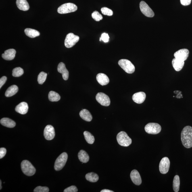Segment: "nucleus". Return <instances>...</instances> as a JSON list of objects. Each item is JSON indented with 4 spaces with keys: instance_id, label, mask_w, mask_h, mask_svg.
I'll list each match as a JSON object with an SVG mask.
<instances>
[{
    "instance_id": "obj_1",
    "label": "nucleus",
    "mask_w": 192,
    "mask_h": 192,
    "mask_svg": "<svg viewBox=\"0 0 192 192\" xmlns=\"http://www.w3.org/2000/svg\"><path fill=\"white\" fill-rule=\"evenodd\" d=\"M181 141L182 145L186 148L192 147V128L187 126L184 127L181 133Z\"/></svg>"
},
{
    "instance_id": "obj_2",
    "label": "nucleus",
    "mask_w": 192,
    "mask_h": 192,
    "mask_svg": "<svg viewBox=\"0 0 192 192\" xmlns=\"http://www.w3.org/2000/svg\"><path fill=\"white\" fill-rule=\"evenodd\" d=\"M21 169L24 173L28 176H33L36 172V169L29 161L24 160L21 164Z\"/></svg>"
},
{
    "instance_id": "obj_3",
    "label": "nucleus",
    "mask_w": 192,
    "mask_h": 192,
    "mask_svg": "<svg viewBox=\"0 0 192 192\" xmlns=\"http://www.w3.org/2000/svg\"><path fill=\"white\" fill-rule=\"evenodd\" d=\"M117 140L119 145L124 147H128L132 143V140L126 132L121 131L117 136Z\"/></svg>"
},
{
    "instance_id": "obj_4",
    "label": "nucleus",
    "mask_w": 192,
    "mask_h": 192,
    "mask_svg": "<svg viewBox=\"0 0 192 192\" xmlns=\"http://www.w3.org/2000/svg\"><path fill=\"white\" fill-rule=\"evenodd\" d=\"M118 64L121 68L128 74H133L135 71V67L130 61L128 59H120L118 61Z\"/></svg>"
},
{
    "instance_id": "obj_5",
    "label": "nucleus",
    "mask_w": 192,
    "mask_h": 192,
    "mask_svg": "<svg viewBox=\"0 0 192 192\" xmlns=\"http://www.w3.org/2000/svg\"><path fill=\"white\" fill-rule=\"evenodd\" d=\"M77 7L72 3L64 4L59 7L57 10L59 14H65L74 12L77 10Z\"/></svg>"
},
{
    "instance_id": "obj_6",
    "label": "nucleus",
    "mask_w": 192,
    "mask_h": 192,
    "mask_svg": "<svg viewBox=\"0 0 192 192\" xmlns=\"http://www.w3.org/2000/svg\"><path fill=\"white\" fill-rule=\"evenodd\" d=\"M68 159V154L66 152H63L59 155L56 160L54 168L56 171L62 170L66 164Z\"/></svg>"
},
{
    "instance_id": "obj_7",
    "label": "nucleus",
    "mask_w": 192,
    "mask_h": 192,
    "mask_svg": "<svg viewBox=\"0 0 192 192\" xmlns=\"http://www.w3.org/2000/svg\"><path fill=\"white\" fill-rule=\"evenodd\" d=\"M80 37L72 33L67 34L64 41V45L67 48H71L79 41Z\"/></svg>"
},
{
    "instance_id": "obj_8",
    "label": "nucleus",
    "mask_w": 192,
    "mask_h": 192,
    "mask_svg": "<svg viewBox=\"0 0 192 192\" xmlns=\"http://www.w3.org/2000/svg\"><path fill=\"white\" fill-rule=\"evenodd\" d=\"M145 129L148 134H156L160 133L162 128L160 124L156 123H149L146 125Z\"/></svg>"
},
{
    "instance_id": "obj_9",
    "label": "nucleus",
    "mask_w": 192,
    "mask_h": 192,
    "mask_svg": "<svg viewBox=\"0 0 192 192\" xmlns=\"http://www.w3.org/2000/svg\"><path fill=\"white\" fill-rule=\"evenodd\" d=\"M140 7L141 12L146 16L152 18L154 16V13L145 2H141L140 3Z\"/></svg>"
},
{
    "instance_id": "obj_10",
    "label": "nucleus",
    "mask_w": 192,
    "mask_h": 192,
    "mask_svg": "<svg viewBox=\"0 0 192 192\" xmlns=\"http://www.w3.org/2000/svg\"><path fill=\"white\" fill-rule=\"evenodd\" d=\"M170 159L167 157L163 158L160 161L159 165V170L162 174H166L170 169Z\"/></svg>"
},
{
    "instance_id": "obj_11",
    "label": "nucleus",
    "mask_w": 192,
    "mask_h": 192,
    "mask_svg": "<svg viewBox=\"0 0 192 192\" xmlns=\"http://www.w3.org/2000/svg\"><path fill=\"white\" fill-rule=\"evenodd\" d=\"M96 100L101 105L108 106L110 104V98L108 96L103 93H99L96 96Z\"/></svg>"
},
{
    "instance_id": "obj_12",
    "label": "nucleus",
    "mask_w": 192,
    "mask_h": 192,
    "mask_svg": "<svg viewBox=\"0 0 192 192\" xmlns=\"http://www.w3.org/2000/svg\"><path fill=\"white\" fill-rule=\"evenodd\" d=\"M55 135L54 128L51 125L46 126L44 130V136L47 140H51L54 139Z\"/></svg>"
},
{
    "instance_id": "obj_13",
    "label": "nucleus",
    "mask_w": 192,
    "mask_h": 192,
    "mask_svg": "<svg viewBox=\"0 0 192 192\" xmlns=\"http://www.w3.org/2000/svg\"><path fill=\"white\" fill-rule=\"evenodd\" d=\"M189 52L187 49H182L176 51L174 54L175 58L185 61L189 56Z\"/></svg>"
},
{
    "instance_id": "obj_14",
    "label": "nucleus",
    "mask_w": 192,
    "mask_h": 192,
    "mask_svg": "<svg viewBox=\"0 0 192 192\" xmlns=\"http://www.w3.org/2000/svg\"><path fill=\"white\" fill-rule=\"evenodd\" d=\"M130 178L133 183L137 185H140L142 183V179L138 171L134 170L130 174Z\"/></svg>"
},
{
    "instance_id": "obj_15",
    "label": "nucleus",
    "mask_w": 192,
    "mask_h": 192,
    "mask_svg": "<svg viewBox=\"0 0 192 192\" xmlns=\"http://www.w3.org/2000/svg\"><path fill=\"white\" fill-rule=\"evenodd\" d=\"M146 98V94L143 92H139L134 94L132 97L134 102L138 104L142 103L145 100Z\"/></svg>"
},
{
    "instance_id": "obj_16",
    "label": "nucleus",
    "mask_w": 192,
    "mask_h": 192,
    "mask_svg": "<svg viewBox=\"0 0 192 192\" xmlns=\"http://www.w3.org/2000/svg\"><path fill=\"white\" fill-rule=\"evenodd\" d=\"M57 70L58 71L62 74L63 80H68L69 72L64 63L61 62L59 63L57 67Z\"/></svg>"
},
{
    "instance_id": "obj_17",
    "label": "nucleus",
    "mask_w": 192,
    "mask_h": 192,
    "mask_svg": "<svg viewBox=\"0 0 192 192\" xmlns=\"http://www.w3.org/2000/svg\"><path fill=\"white\" fill-rule=\"evenodd\" d=\"M16 53V51L15 50L10 49L4 52V53L2 55V57L6 60H12L14 58Z\"/></svg>"
},
{
    "instance_id": "obj_18",
    "label": "nucleus",
    "mask_w": 192,
    "mask_h": 192,
    "mask_svg": "<svg viewBox=\"0 0 192 192\" xmlns=\"http://www.w3.org/2000/svg\"><path fill=\"white\" fill-rule=\"evenodd\" d=\"M15 110L19 114L22 115L26 114L28 110V104L25 102L21 103L15 107Z\"/></svg>"
},
{
    "instance_id": "obj_19",
    "label": "nucleus",
    "mask_w": 192,
    "mask_h": 192,
    "mask_svg": "<svg viewBox=\"0 0 192 192\" xmlns=\"http://www.w3.org/2000/svg\"><path fill=\"white\" fill-rule=\"evenodd\" d=\"M97 80L99 83L103 86L107 85L110 82L108 77L102 73H100L97 74Z\"/></svg>"
},
{
    "instance_id": "obj_20",
    "label": "nucleus",
    "mask_w": 192,
    "mask_h": 192,
    "mask_svg": "<svg viewBox=\"0 0 192 192\" xmlns=\"http://www.w3.org/2000/svg\"><path fill=\"white\" fill-rule=\"evenodd\" d=\"M172 64L174 70L176 71L181 70L184 65V61L179 60L175 58L172 59Z\"/></svg>"
},
{
    "instance_id": "obj_21",
    "label": "nucleus",
    "mask_w": 192,
    "mask_h": 192,
    "mask_svg": "<svg viewBox=\"0 0 192 192\" xmlns=\"http://www.w3.org/2000/svg\"><path fill=\"white\" fill-rule=\"evenodd\" d=\"M16 4L18 8L20 10L27 11L30 7L26 0H16Z\"/></svg>"
},
{
    "instance_id": "obj_22",
    "label": "nucleus",
    "mask_w": 192,
    "mask_h": 192,
    "mask_svg": "<svg viewBox=\"0 0 192 192\" xmlns=\"http://www.w3.org/2000/svg\"><path fill=\"white\" fill-rule=\"evenodd\" d=\"M80 115L82 119L86 122H91L93 118L91 113L89 111L86 109H83L80 111Z\"/></svg>"
},
{
    "instance_id": "obj_23",
    "label": "nucleus",
    "mask_w": 192,
    "mask_h": 192,
    "mask_svg": "<svg viewBox=\"0 0 192 192\" xmlns=\"http://www.w3.org/2000/svg\"><path fill=\"white\" fill-rule=\"evenodd\" d=\"M0 122L3 126L8 128H13L16 125V123L14 121L8 118L1 119Z\"/></svg>"
},
{
    "instance_id": "obj_24",
    "label": "nucleus",
    "mask_w": 192,
    "mask_h": 192,
    "mask_svg": "<svg viewBox=\"0 0 192 192\" xmlns=\"http://www.w3.org/2000/svg\"><path fill=\"white\" fill-rule=\"evenodd\" d=\"M18 91V88L16 85L10 86L5 92V96L7 97H12L16 94Z\"/></svg>"
},
{
    "instance_id": "obj_25",
    "label": "nucleus",
    "mask_w": 192,
    "mask_h": 192,
    "mask_svg": "<svg viewBox=\"0 0 192 192\" xmlns=\"http://www.w3.org/2000/svg\"><path fill=\"white\" fill-rule=\"evenodd\" d=\"M78 157L80 162L83 163H87L89 159L88 154L82 150H80L78 153Z\"/></svg>"
},
{
    "instance_id": "obj_26",
    "label": "nucleus",
    "mask_w": 192,
    "mask_h": 192,
    "mask_svg": "<svg viewBox=\"0 0 192 192\" xmlns=\"http://www.w3.org/2000/svg\"><path fill=\"white\" fill-rule=\"evenodd\" d=\"M24 32L26 36L31 38H35L40 35L39 32L33 29L27 28L25 30Z\"/></svg>"
},
{
    "instance_id": "obj_27",
    "label": "nucleus",
    "mask_w": 192,
    "mask_h": 192,
    "mask_svg": "<svg viewBox=\"0 0 192 192\" xmlns=\"http://www.w3.org/2000/svg\"><path fill=\"white\" fill-rule=\"evenodd\" d=\"M86 180L91 182H97L99 180V176L94 172H91L88 173L86 176Z\"/></svg>"
},
{
    "instance_id": "obj_28",
    "label": "nucleus",
    "mask_w": 192,
    "mask_h": 192,
    "mask_svg": "<svg viewBox=\"0 0 192 192\" xmlns=\"http://www.w3.org/2000/svg\"><path fill=\"white\" fill-rule=\"evenodd\" d=\"M61 97L58 94L52 91L49 92V99L51 101H58L60 100Z\"/></svg>"
},
{
    "instance_id": "obj_29",
    "label": "nucleus",
    "mask_w": 192,
    "mask_h": 192,
    "mask_svg": "<svg viewBox=\"0 0 192 192\" xmlns=\"http://www.w3.org/2000/svg\"><path fill=\"white\" fill-rule=\"evenodd\" d=\"M180 185V180L179 176L176 175L174 176L173 181V189L174 192L179 191Z\"/></svg>"
},
{
    "instance_id": "obj_30",
    "label": "nucleus",
    "mask_w": 192,
    "mask_h": 192,
    "mask_svg": "<svg viewBox=\"0 0 192 192\" xmlns=\"http://www.w3.org/2000/svg\"><path fill=\"white\" fill-rule=\"evenodd\" d=\"M84 138L87 142L90 144H93L95 141L94 137L90 132L85 131L84 132Z\"/></svg>"
},
{
    "instance_id": "obj_31",
    "label": "nucleus",
    "mask_w": 192,
    "mask_h": 192,
    "mask_svg": "<svg viewBox=\"0 0 192 192\" xmlns=\"http://www.w3.org/2000/svg\"><path fill=\"white\" fill-rule=\"evenodd\" d=\"M24 70L20 67H16L13 70L12 75L13 76L18 77L22 76L24 74Z\"/></svg>"
},
{
    "instance_id": "obj_32",
    "label": "nucleus",
    "mask_w": 192,
    "mask_h": 192,
    "mask_svg": "<svg viewBox=\"0 0 192 192\" xmlns=\"http://www.w3.org/2000/svg\"><path fill=\"white\" fill-rule=\"evenodd\" d=\"M47 76V74L46 73L44 72H40L38 76V83L40 84H43L46 79Z\"/></svg>"
},
{
    "instance_id": "obj_33",
    "label": "nucleus",
    "mask_w": 192,
    "mask_h": 192,
    "mask_svg": "<svg viewBox=\"0 0 192 192\" xmlns=\"http://www.w3.org/2000/svg\"><path fill=\"white\" fill-rule=\"evenodd\" d=\"M92 18L95 21H97V22H99V21L102 20L103 18L102 15L98 11H94V12L92 13Z\"/></svg>"
},
{
    "instance_id": "obj_34",
    "label": "nucleus",
    "mask_w": 192,
    "mask_h": 192,
    "mask_svg": "<svg viewBox=\"0 0 192 192\" xmlns=\"http://www.w3.org/2000/svg\"><path fill=\"white\" fill-rule=\"evenodd\" d=\"M101 13L104 15L107 16H112L113 14V12L111 9L107 8V7H103L101 10Z\"/></svg>"
},
{
    "instance_id": "obj_35",
    "label": "nucleus",
    "mask_w": 192,
    "mask_h": 192,
    "mask_svg": "<svg viewBox=\"0 0 192 192\" xmlns=\"http://www.w3.org/2000/svg\"><path fill=\"white\" fill-rule=\"evenodd\" d=\"M49 188L47 187H43L38 186L34 189V192H49Z\"/></svg>"
},
{
    "instance_id": "obj_36",
    "label": "nucleus",
    "mask_w": 192,
    "mask_h": 192,
    "mask_svg": "<svg viewBox=\"0 0 192 192\" xmlns=\"http://www.w3.org/2000/svg\"><path fill=\"white\" fill-rule=\"evenodd\" d=\"M78 191L77 188L75 186H71L70 187L67 188L65 189L64 192H76Z\"/></svg>"
},
{
    "instance_id": "obj_37",
    "label": "nucleus",
    "mask_w": 192,
    "mask_h": 192,
    "mask_svg": "<svg viewBox=\"0 0 192 192\" xmlns=\"http://www.w3.org/2000/svg\"><path fill=\"white\" fill-rule=\"evenodd\" d=\"M101 39L105 43H107L109 41V37L108 34L105 33H103L101 35Z\"/></svg>"
},
{
    "instance_id": "obj_38",
    "label": "nucleus",
    "mask_w": 192,
    "mask_h": 192,
    "mask_svg": "<svg viewBox=\"0 0 192 192\" xmlns=\"http://www.w3.org/2000/svg\"><path fill=\"white\" fill-rule=\"evenodd\" d=\"M7 153V150L4 148H0V159L3 158Z\"/></svg>"
},
{
    "instance_id": "obj_39",
    "label": "nucleus",
    "mask_w": 192,
    "mask_h": 192,
    "mask_svg": "<svg viewBox=\"0 0 192 192\" xmlns=\"http://www.w3.org/2000/svg\"><path fill=\"white\" fill-rule=\"evenodd\" d=\"M7 80L6 76H3L0 79V88H1L2 86L5 83Z\"/></svg>"
},
{
    "instance_id": "obj_40",
    "label": "nucleus",
    "mask_w": 192,
    "mask_h": 192,
    "mask_svg": "<svg viewBox=\"0 0 192 192\" xmlns=\"http://www.w3.org/2000/svg\"><path fill=\"white\" fill-rule=\"evenodd\" d=\"M191 0H180V3L182 5L187 6L190 4Z\"/></svg>"
},
{
    "instance_id": "obj_41",
    "label": "nucleus",
    "mask_w": 192,
    "mask_h": 192,
    "mask_svg": "<svg viewBox=\"0 0 192 192\" xmlns=\"http://www.w3.org/2000/svg\"><path fill=\"white\" fill-rule=\"evenodd\" d=\"M101 192H114V191L110 190L108 189H104L100 191Z\"/></svg>"
},
{
    "instance_id": "obj_42",
    "label": "nucleus",
    "mask_w": 192,
    "mask_h": 192,
    "mask_svg": "<svg viewBox=\"0 0 192 192\" xmlns=\"http://www.w3.org/2000/svg\"><path fill=\"white\" fill-rule=\"evenodd\" d=\"M2 188V181L1 180H0V190H1Z\"/></svg>"
},
{
    "instance_id": "obj_43",
    "label": "nucleus",
    "mask_w": 192,
    "mask_h": 192,
    "mask_svg": "<svg viewBox=\"0 0 192 192\" xmlns=\"http://www.w3.org/2000/svg\"><path fill=\"white\" fill-rule=\"evenodd\" d=\"M101 38H100V41H101Z\"/></svg>"
}]
</instances>
